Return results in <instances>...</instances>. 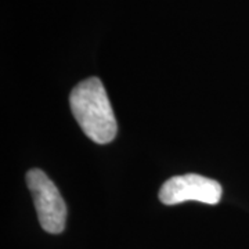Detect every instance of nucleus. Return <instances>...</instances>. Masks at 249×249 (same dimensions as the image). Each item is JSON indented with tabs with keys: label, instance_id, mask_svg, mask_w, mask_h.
<instances>
[{
	"label": "nucleus",
	"instance_id": "nucleus-1",
	"mask_svg": "<svg viewBox=\"0 0 249 249\" xmlns=\"http://www.w3.org/2000/svg\"><path fill=\"white\" fill-rule=\"evenodd\" d=\"M71 111L83 133L97 144L111 142L116 136L114 109L101 80L93 76L78 83L70 96Z\"/></svg>",
	"mask_w": 249,
	"mask_h": 249
},
{
	"label": "nucleus",
	"instance_id": "nucleus-2",
	"mask_svg": "<svg viewBox=\"0 0 249 249\" xmlns=\"http://www.w3.org/2000/svg\"><path fill=\"white\" fill-rule=\"evenodd\" d=\"M27 184L34 198L37 219L43 230L50 234L64 231L67 206L55 184L40 169H31L28 172Z\"/></svg>",
	"mask_w": 249,
	"mask_h": 249
},
{
	"label": "nucleus",
	"instance_id": "nucleus-3",
	"mask_svg": "<svg viewBox=\"0 0 249 249\" xmlns=\"http://www.w3.org/2000/svg\"><path fill=\"white\" fill-rule=\"evenodd\" d=\"M222 193V186L216 180L188 173L166 180L160 187V199L165 205H178L187 201L216 205L220 202Z\"/></svg>",
	"mask_w": 249,
	"mask_h": 249
}]
</instances>
